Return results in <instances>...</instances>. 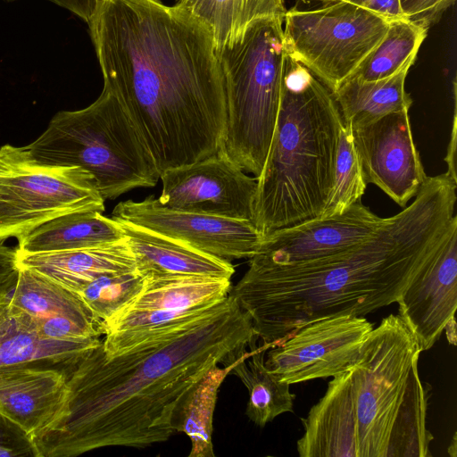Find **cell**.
Segmentation results:
<instances>
[{
	"mask_svg": "<svg viewBox=\"0 0 457 457\" xmlns=\"http://www.w3.org/2000/svg\"><path fill=\"white\" fill-rule=\"evenodd\" d=\"M88 25L104 87L125 109L159 174L220 150L225 83L204 22L179 4L98 0Z\"/></svg>",
	"mask_w": 457,
	"mask_h": 457,
	"instance_id": "7a4b0ae2",
	"label": "cell"
},
{
	"mask_svg": "<svg viewBox=\"0 0 457 457\" xmlns=\"http://www.w3.org/2000/svg\"><path fill=\"white\" fill-rule=\"evenodd\" d=\"M226 92L227 124L220 150L257 178L278 113L287 57L283 21H253L233 46L216 51Z\"/></svg>",
	"mask_w": 457,
	"mask_h": 457,
	"instance_id": "52a82bcc",
	"label": "cell"
},
{
	"mask_svg": "<svg viewBox=\"0 0 457 457\" xmlns=\"http://www.w3.org/2000/svg\"><path fill=\"white\" fill-rule=\"evenodd\" d=\"M410 68L378 80L364 81L355 77L346 79L334 92L343 124L357 128L388 113L409 110L412 98L405 90Z\"/></svg>",
	"mask_w": 457,
	"mask_h": 457,
	"instance_id": "603a6c76",
	"label": "cell"
},
{
	"mask_svg": "<svg viewBox=\"0 0 457 457\" xmlns=\"http://www.w3.org/2000/svg\"><path fill=\"white\" fill-rule=\"evenodd\" d=\"M456 450H457V446H456V433H454V435L453 436L452 443L450 444V446L448 447V453L450 454V456L455 457L456 456Z\"/></svg>",
	"mask_w": 457,
	"mask_h": 457,
	"instance_id": "d590c367",
	"label": "cell"
},
{
	"mask_svg": "<svg viewBox=\"0 0 457 457\" xmlns=\"http://www.w3.org/2000/svg\"><path fill=\"white\" fill-rule=\"evenodd\" d=\"M6 1H15V0H6ZM53 2L54 4L63 7L77 16L80 17L86 22L88 23L91 17L93 16L98 0H46Z\"/></svg>",
	"mask_w": 457,
	"mask_h": 457,
	"instance_id": "836d02e7",
	"label": "cell"
},
{
	"mask_svg": "<svg viewBox=\"0 0 457 457\" xmlns=\"http://www.w3.org/2000/svg\"><path fill=\"white\" fill-rule=\"evenodd\" d=\"M287 54L331 92L348 79L384 38L390 21L343 2L287 10Z\"/></svg>",
	"mask_w": 457,
	"mask_h": 457,
	"instance_id": "9c48e42d",
	"label": "cell"
},
{
	"mask_svg": "<svg viewBox=\"0 0 457 457\" xmlns=\"http://www.w3.org/2000/svg\"><path fill=\"white\" fill-rule=\"evenodd\" d=\"M270 347L262 345L251 350L237 361L229 374L240 378L248 390L249 400L245 414L260 428L265 427L276 417L294 411L295 395L290 385L281 381L264 363V356Z\"/></svg>",
	"mask_w": 457,
	"mask_h": 457,
	"instance_id": "d4e9b609",
	"label": "cell"
},
{
	"mask_svg": "<svg viewBox=\"0 0 457 457\" xmlns=\"http://www.w3.org/2000/svg\"><path fill=\"white\" fill-rule=\"evenodd\" d=\"M398 314L416 336L422 351L429 350L457 308V232L431 265L397 300Z\"/></svg>",
	"mask_w": 457,
	"mask_h": 457,
	"instance_id": "2e32d148",
	"label": "cell"
},
{
	"mask_svg": "<svg viewBox=\"0 0 457 457\" xmlns=\"http://www.w3.org/2000/svg\"><path fill=\"white\" fill-rule=\"evenodd\" d=\"M125 237L120 223L96 210L71 212L54 218L18 239L17 253H37L79 249Z\"/></svg>",
	"mask_w": 457,
	"mask_h": 457,
	"instance_id": "44dd1931",
	"label": "cell"
},
{
	"mask_svg": "<svg viewBox=\"0 0 457 457\" xmlns=\"http://www.w3.org/2000/svg\"><path fill=\"white\" fill-rule=\"evenodd\" d=\"M0 457H38L33 437L0 412Z\"/></svg>",
	"mask_w": 457,
	"mask_h": 457,
	"instance_id": "f546056e",
	"label": "cell"
},
{
	"mask_svg": "<svg viewBox=\"0 0 457 457\" xmlns=\"http://www.w3.org/2000/svg\"><path fill=\"white\" fill-rule=\"evenodd\" d=\"M350 129L365 182L405 207L428 179L413 141L409 110Z\"/></svg>",
	"mask_w": 457,
	"mask_h": 457,
	"instance_id": "4fadbf2b",
	"label": "cell"
},
{
	"mask_svg": "<svg viewBox=\"0 0 457 457\" xmlns=\"http://www.w3.org/2000/svg\"><path fill=\"white\" fill-rule=\"evenodd\" d=\"M373 328L363 316L312 321L269 348L265 366L289 385L333 378L353 364Z\"/></svg>",
	"mask_w": 457,
	"mask_h": 457,
	"instance_id": "30bf717a",
	"label": "cell"
},
{
	"mask_svg": "<svg viewBox=\"0 0 457 457\" xmlns=\"http://www.w3.org/2000/svg\"><path fill=\"white\" fill-rule=\"evenodd\" d=\"M204 22L212 34L215 52L233 46L246 28L262 18H278L284 21V0H178Z\"/></svg>",
	"mask_w": 457,
	"mask_h": 457,
	"instance_id": "cb8c5ba5",
	"label": "cell"
},
{
	"mask_svg": "<svg viewBox=\"0 0 457 457\" xmlns=\"http://www.w3.org/2000/svg\"><path fill=\"white\" fill-rule=\"evenodd\" d=\"M81 210L104 211V199L90 173L38 162L25 146L0 147V242Z\"/></svg>",
	"mask_w": 457,
	"mask_h": 457,
	"instance_id": "ba28073f",
	"label": "cell"
},
{
	"mask_svg": "<svg viewBox=\"0 0 457 457\" xmlns=\"http://www.w3.org/2000/svg\"><path fill=\"white\" fill-rule=\"evenodd\" d=\"M303 3L319 1L323 4L343 2L373 12L389 21L404 18L398 0H300Z\"/></svg>",
	"mask_w": 457,
	"mask_h": 457,
	"instance_id": "d6a6232c",
	"label": "cell"
},
{
	"mask_svg": "<svg viewBox=\"0 0 457 457\" xmlns=\"http://www.w3.org/2000/svg\"><path fill=\"white\" fill-rule=\"evenodd\" d=\"M457 183L428 177L415 199L355 246L320 259L283 265L249 262L229 295L270 348L312 321L364 316L396 303L457 232Z\"/></svg>",
	"mask_w": 457,
	"mask_h": 457,
	"instance_id": "3957f363",
	"label": "cell"
},
{
	"mask_svg": "<svg viewBox=\"0 0 457 457\" xmlns=\"http://www.w3.org/2000/svg\"><path fill=\"white\" fill-rule=\"evenodd\" d=\"M366 187L351 129L343 124L339 135L334 185L320 217L339 214L353 204L361 201Z\"/></svg>",
	"mask_w": 457,
	"mask_h": 457,
	"instance_id": "f1b7e54d",
	"label": "cell"
},
{
	"mask_svg": "<svg viewBox=\"0 0 457 457\" xmlns=\"http://www.w3.org/2000/svg\"><path fill=\"white\" fill-rule=\"evenodd\" d=\"M144 278L209 277L230 279V262L201 252L183 242L119 221Z\"/></svg>",
	"mask_w": 457,
	"mask_h": 457,
	"instance_id": "d6986e66",
	"label": "cell"
},
{
	"mask_svg": "<svg viewBox=\"0 0 457 457\" xmlns=\"http://www.w3.org/2000/svg\"><path fill=\"white\" fill-rule=\"evenodd\" d=\"M102 342L100 337L53 340L43 337L31 318L11 303V293L0 295V369L40 362L65 370L78 363Z\"/></svg>",
	"mask_w": 457,
	"mask_h": 457,
	"instance_id": "ac0fdd59",
	"label": "cell"
},
{
	"mask_svg": "<svg viewBox=\"0 0 457 457\" xmlns=\"http://www.w3.org/2000/svg\"><path fill=\"white\" fill-rule=\"evenodd\" d=\"M383 220L359 201L339 214L318 217L264 236L249 262L283 265L334 255L370 237Z\"/></svg>",
	"mask_w": 457,
	"mask_h": 457,
	"instance_id": "5bb4252c",
	"label": "cell"
},
{
	"mask_svg": "<svg viewBox=\"0 0 457 457\" xmlns=\"http://www.w3.org/2000/svg\"><path fill=\"white\" fill-rule=\"evenodd\" d=\"M233 365L213 367L190 393L175 419V430L184 432L191 440L190 457L214 456L212 443L213 411L218 389Z\"/></svg>",
	"mask_w": 457,
	"mask_h": 457,
	"instance_id": "4316f807",
	"label": "cell"
},
{
	"mask_svg": "<svg viewBox=\"0 0 457 457\" xmlns=\"http://www.w3.org/2000/svg\"><path fill=\"white\" fill-rule=\"evenodd\" d=\"M422 349L399 314L373 328L353 364L301 418L300 457H428L432 387L419 373Z\"/></svg>",
	"mask_w": 457,
	"mask_h": 457,
	"instance_id": "277c9868",
	"label": "cell"
},
{
	"mask_svg": "<svg viewBox=\"0 0 457 457\" xmlns=\"http://www.w3.org/2000/svg\"><path fill=\"white\" fill-rule=\"evenodd\" d=\"M231 287L230 279L227 278H145L140 292L120 311L145 310L191 316L227 297Z\"/></svg>",
	"mask_w": 457,
	"mask_h": 457,
	"instance_id": "7402d4cb",
	"label": "cell"
},
{
	"mask_svg": "<svg viewBox=\"0 0 457 457\" xmlns=\"http://www.w3.org/2000/svg\"><path fill=\"white\" fill-rule=\"evenodd\" d=\"M18 267L11 303L31 318L43 337L79 340L104 335L102 325L79 295L36 270Z\"/></svg>",
	"mask_w": 457,
	"mask_h": 457,
	"instance_id": "9a60e30c",
	"label": "cell"
},
{
	"mask_svg": "<svg viewBox=\"0 0 457 457\" xmlns=\"http://www.w3.org/2000/svg\"><path fill=\"white\" fill-rule=\"evenodd\" d=\"M143 284L144 278L137 270L112 272L92 280L78 295L104 328L140 292Z\"/></svg>",
	"mask_w": 457,
	"mask_h": 457,
	"instance_id": "83f0119b",
	"label": "cell"
},
{
	"mask_svg": "<svg viewBox=\"0 0 457 457\" xmlns=\"http://www.w3.org/2000/svg\"><path fill=\"white\" fill-rule=\"evenodd\" d=\"M428 30V28L405 18L390 21L382 41L350 77L374 81L411 68Z\"/></svg>",
	"mask_w": 457,
	"mask_h": 457,
	"instance_id": "484cf974",
	"label": "cell"
},
{
	"mask_svg": "<svg viewBox=\"0 0 457 457\" xmlns=\"http://www.w3.org/2000/svg\"><path fill=\"white\" fill-rule=\"evenodd\" d=\"M68 372L54 365L25 362L0 369V412L33 438L57 416L67 397Z\"/></svg>",
	"mask_w": 457,
	"mask_h": 457,
	"instance_id": "e0dca14e",
	"label": "cell"
},
{
	"mask_svg": "<svg viewBox=\"0 0 457 457\" xmlns=\"http://www.w3.org/2000/svg\"><path fill=\"white\" fill-rule=\"evenodd\" d=\"M250 316L228 294L203 312L133 338L115 354L102 342L71 371L55 419L33 440L38 457L168 440L196 385L256 348Z\"/></svg>",
	"mask_w": 457,
	"mask_h": 457,
	"instance_id": "6da1fadb",
	"label": "cell"
},
{
	"mask_svg": "<svg viewBox=\"0 0 457 457\" xmlns=\"http://www.w3.org/2000/svg\"><path fill=\"white\" fill-rule=\"evenodd\" d=\"M456 107L454 105V112L453 118V127L451 133V139L447 149V155L445 158L447 163V171L445 172L453 180L457 181L456 178Z\"/></svg>",
	"mask_w": 457,
	"mask_h": 457,
	"instance_id": "e575fe53",
	"label": "cell"
},
{
	"mask_svg": "<svg viewBox=\"0 0 457 457\" xmlns=\"http://www.w3.org/2000/svg\"><path fill=\"white\" fill-rule=\"evenodd\" d=\"M342 126L332 92L287 54L272 139L256 178L252 221L263 237L321 215Z\"/></svg>",
	"mask_w": 457,
	"mask_h": 457,
	"instance_id": "5b68a950",
	"label": "cell"
},
{
	"mask_svg": "<svg viewBox=\"0 0 457 457\" xmlns=\"http://www.w3.org/2000/svg\"><path fill=\"white\" fill-rule=\"evenodd\" d=\"M112 218L179 240L228 262L251 258L263 238L251 220L170 209L154 195L139 202H120Z\"/></svg>",
	"mask_w": 457,
	"mask_h": 457,
	"instance_id": "7c38bea8",
	"label": "cell"
},
{
	"mask_svg": "<svg viewBox=\"0 0 457 457\" xmlns=\"http://www.w3.org/2000/svg\"><path fill=\"white\" fill-rule=\"evenodd\" d=\"M18 273L17 248L4 246L0 243V295L12 291Z\"/></svg>",
	"mask_w": 457,
	"mask_h": 457,
	"instance_id": "1f68e13d",
	"label": "cell"
},
{
	"mask_svg": "<svg viewBox=\"0 0 457 457\" xmlns=\"http://www.w3.org/2000/svg\"><path fill=\"white\" fill-rule=\"evenodd\" d=\"M17 264L39 272L77 295L101 275L137 270L126 237L116 242L79 249L17 253Z\"/></svg>",
	"mask_w": 457,
	"mask_h": 457,
	"instance_id": "ffe728a7",
	"label": "cell"
},
{
	"mask_svg": "<svg viewBox=\"0 0 457 457\" xmlns=\"http://www.w3.org/2000/svg\"><path fill=\"white\" fill-rule=\"evenodd\" d=\"M456 0H398L405 19L429 28Z\"/></svg>",
	"mask_w": 457,
	"mask_h": 457,
	"instance_id": "4dcf8cb0",
	"label": "cell"
},
{
	"mask_svg": "<svg viewBox=\"0 0 457 457\" xmlns=\"http://www.w3.org/2000/svg\"><path fill=\"white\" fill-rule=\"evenodd\" d=\"M0 243H4V242H0Z\"/></svg>",
	"mask_w": 457,
	"mask_h": 457,
	"instance_id": "8d00e7d4",
	"label": "cell"
},
{
	"mask_svg": "<svg viewBox=\"0 0 457 457\" xmlns=\"http://www.w3.org/2000/svg\"><path fill=\"white\" fill-rule=\"evenodd\" d=\"M25 148L38 162L87 170L104 200L137 187H154L160 179L137 128L105 87L89 106L57 112Z\"/></svg>",
	"mask_w": 457,
	"mask_h": 457,
	"instance_id": "8992f818",
	"label": "cell"
},
{
	"mask_svg": "<svg viewBox=\"0 0 457 457\" xmlns=\"http://www.w3.org/2000/svg\"><path fill=\"white\" fill-rule=\"evenodd\" d=\"M164 207L233 220H253L256 178L220 150L191 164L160 174Z\"/></svg>",
	"mask_w": 457,
	"mask_h": 457,
	"instance_id": "8fae6325",
	"label": "cell"
}]
</instances>
